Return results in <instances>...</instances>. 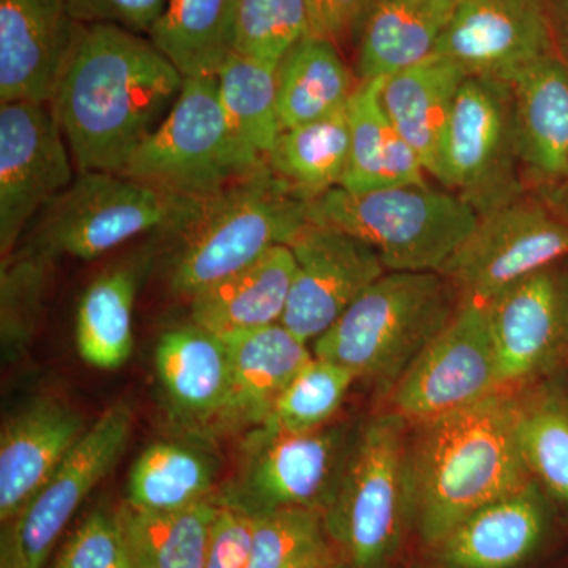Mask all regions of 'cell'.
<instances>
[{
  "label": "cell",
  "mask_w": 568,
  "mask_h": 568,
  "mask_svg": "<svg viewBox=\"0 0 568 568\" xmlns=\"http://www.w3.org/2000/svg\"><path fill=\"white\" fill-rule=\"evenodd\" d=\"M73 156L51 104H0V252L74 181Z\"/></svg>",
  "instance_id": "cell-14"
},
{
  "label": "cell",
  "mask_w": 568,
  "mask_h": 568,
  "mask_svg": "<svg viewBox=\"0 0 568 568\" xmlns=\"http://www.w3.org/2000/svg\"><path fill=\"white\" fill-rule=\"evenodd\" d=\"M545 530L536 481L474 511L436 545L447 568H514L536 549Z\"/></svg>",
  "instance_id": "cell-24"
},
{
  "label": "cell",
  "mask_w": 568,
  "mask_h": 568,
  "mask_svg": "<svg viewBox=\"0 0 568 568\" xmlns=\"http://www.w3.org/2000/svg\"><path fill=\"white\" fill-rule=\"evenodd\" d=\"M552 203L559 205V207L568 215V183L560 186L559 190H556L555 194H552Z\"/></svg>",
  "instance_id": "cell-46"
},
{
  "label": "cell",
  "mask_w": 568,
  "mask_h": 568,
  "mask_svg": "<svg viewBox=\"0 0 568 568\" xmlns=\"http://www.w3.org/2000/svg\"><path fill=\"white\" fill-rule=\"evenodd\" d=\"M84 28L63 0H0V103L51 104Z\"/></svg>",
  "instance_id": "cell-17"
},
{
  "label": "cell",
  "mask_w": 568,
  "mask_h": 568,
  "mask_svg": "<svg viewBox=\"0 0 568 568\" xmlns=\"http://www.w3.org/2000/svg\"><path fill=\"white\" fill-rule=\"evenodd\" d=\"M457 0H368L358 33L361 81L386 78L435 54Z\"/></svg>",
  "instance_id": "cell-25"
},
{
  "label": "cell",
  "mask_w": 568,
  "mask_h": 568,
  "mask_svg": "<svg viewBox=\"0 0 568 568\" xmlns=\"http://www.w3.org/2000/svg\"><path fill=\"white\" fill-rule=\"evenodd\" d=\"M295 272L294 254L276 245L260 260L192 297V323L226 339L278 324Z\"/></svg>",
  "instance_id": "cell-23"
},
{
  "label": "cell",
  "mask_w": 568,
  "mask_h": 568,
  "mask_svg": "<svg viewBox=\"0 0 568 568\" xmlns=\"http://www.w3.org/2000/svg\"><path fill=\"white\" fill-rule=\"evenodd\" d=\"M457 297L439 272H387L313 342L312 353L388 394L454 316Z\"/></svg>",
  "instance_id": "cell-4"
},
{
  "label": "cell",
  "mask_w": 568,
  "mask_h": 568,
  "mask_svg": "<svg viewBox=\"0 0 568 568\" xmlns=\"http://www.w3.org/2000/svg\"><path fill=\"white\" fill-rule=\"evenodd\" d=\"M215 469L205 455L178 443H155L130 469L126 500L142 510H182L213 499Z\"/></svg>",
  "instance_id": "cell-33"
},
{
  "label": "cell",
  "mask_w": 568,
  "mask_h": 568,
  "mask_svg": "<svg viewBox=\"0 0 568 568\" xmlns=\"http://www.w3.org/2000/svg\"><path fill=\"white\" fill-rule=\"evenodd\" d=\"M556 50L568 61V0H548Z\"/></svg>",
  "instance_id": "cell-44"
},
{
  "label": "cell",
  "mask_w": 568,
  "mask_h": 568,
  "mask_svg": "<svg viewBox=\"0 0 568 568\" xmlns=\"http://www.w3.org/2000/svg\"><path fill=\"white\" fill-rule=\"evenodd\" d=\"M155 369L171 416L193 435H220L231 390L226 342L190 324L160 336Z\"/></svg>",
  "instance_id": "cell-20"
},
{
  "label": "cell",
  "mask_w": 568,
  "mask_h": 568,
  "mask_svg": "<svg viewBox=\"0 0 568 568\" xmlns=\"http://www.w3.org/2000/svg\"><path fill=\"white\" fill-rule=\"evenodd\" d=\"M383 82H358L347 103L349 163L342 186L349 192L426 183L424 164L384 110Z\"/></svg>",
  "instance_id": "cell-27"
},
{
  "label": "cell",
  "mask_w": 568,
  "mask_h": 568,
  "mask_svg": "<svg viewBox=\"0 0 568 568\" xmlns=\"http://www.w3.org/2000/svg\"><path fill=\"white\" fill-rule=\"evenodd\" d=\"M264 164L235 140L216 77L185 78L174 106L121 174L183 196L207 197Z\"/></svg>",
  "instance_id": "cell-8"
},
{
  "label": "cell",
  "mask_w": 568,
  "mask_h": 568,
  "mask_svg": "<svg viewBox=\"0 0 568 568\" xmlns=\"http://www.w3.org/2000/svg\"><path fill=\"white\" fill-rule=\"evenodd\" d=\"M467 74L433 54L384 78L381 100L396 132L416 151L426 174H437L455 99Z\"/></svg>",
  "instance_id": "cell-26"
},
{
  "label": "cell",
  "mask_w": 568,
  "mask_h": 568,
  "mask_svg": "<svg viewBox=\"0 0 568 568\" xmlns=\"http://www.w3.org/2000/svg\"><path fill=\"white\" fill-rule=\"evenodd\" d=\"M82 24H114L136 33H149L166 9L168 0H63Z\"/></svg>",
  "instance_id": "cell-42"
},
{
  "label": "cell",
  "mask_w": 568,
  "mask_h": 568,
  "mask_svg": "<svg viewBox=\"0 0 568 568\" xmlns=\"http://www.w3.org/2000/svg\"><path fill=\"white\" fill-rule=\"evenodd\" d=\"M304 3L306 13H308L310 31H312V36L331 39L327 0H304Z\"/></svg>",
  "instance_id": "cell-45"
},
{
  "label": "cell",
  "mask_w": 568,
  "mask_h": 568,
  "mask_svg": "<svg viewBox=\"0 0 568 568\" xmlns=\"http://www.w3.org/2000/svg\"><path fill=\"white\" fill-rule=\"evenodd\" d=\"M50 263L29 254L13 253L2 264L3 345L20 347L31 335Z\"/></svg>",
  "instance_id": "cell-39"
},
{
  "label": "cell",
  "mask_w": 568,
  "mask_h": 568,
  "mask_svg": "<svg viewBox=\"0 0 568 568\" xmlns=\"http://www.w3.org/2000/svg\"><path fill=\"white\" fill-rule=\"evenodd\" d=\"M310 222L373 246L387 272H439L478 222L459 194L424 185L328 190L310 204Z\"/></svg>",
  "instance_id": "cell-6"
},
{
  "label": "cell",
  "mask_w": 568,
  "mask_h": 568,
  "mask_svg": "<svg viewBox=\"0 0 568 568\" xmlns=\"http://www.w3.org/2000/svg\"><path fill=\"white\" fill-rule=\"evenodd\" d=\"M219 504L204 568H248L253 549L254 515L222 500Z\"/></svg>",
  "instance_id": "cell-41"
},
{
  "label": "cell",
  "mask_w": 568,
  "mask_h": 568,
  "mask_svg": "<svg viewBox=\"0 0 568 568\" xmlns=\"http://www.w3.org/2000/svg\"><path fill=\"white\" fill-rule=\"evenodd\" d=\"M555 52L548 0H457L435 50L467 77L504 82Z\"/></svg>",
  "instance_id": "cell-16"
},
{
  "label": "cell",
  "mask_w": 568,
  "mask_h": 568,
  "mask_svg": "<svg viewBox=\"0 0 568 568\" xmlns=\"http://www.w3.org/2000/svg\"><path fill=\"white\" fill-rule=\"evenodd\" d=\"M287 246L295 272L280 324L306 345L387 274L373 246L327 224L306 223Z\"/></svg>",
  "instance_id": "cell-15"
},
{
  "label": "cell",
  "mask_w": 568,
  "mask_h": 568,
  "mask_svg": "<svg viewBox=\"0 0 568 568\" xmlns=\"http://www.w3.org/2000/svg\"><path fill=\"white\" fill-rule=\"evenodd\" d=\"M519 446L534 480L568 507V399L556 392L521 396Z\"/></svg>",
  "instance_id": "cell-36"
},
{
  "label": "cell",
  "mask_w": 568,
  "mask_h": 568,
  "mask_svg": "<svg viewBox=\"0 0 568 568\" xmlns=\"http://www.w3.org/2000/svg\"><path fill=\"white\" fill-rule=\"evenodd\" d=\"M224 342L230 353L231 390L220 435L250 433L267 422L275 403L313 353L280 323Z\"/></svg>",
  "instance_id": "cell-22"
},
{
  "label": "cell",
  "mask_w": 568,
  "mask_h": 568,
  "mask_svg": "<svg viewBox=\"0 0 568 568\" xmlns=\"http://www.w3.org/2000/svg\"><path fill=\"white\" fill-rule=\"evenodd\" d=\"M349 444L345 432L335 426L308 433L253 429L246 435L237 480L216 497L252 515L284 507L325 510Z\"/></svg>",
  "instance_id": "cell-13"
},
{
  "label": "cell",
  "mask_w": 568,
  "mask_h": 568,
  "mask_svg": "<svg viewBox=\"0 0 568 568\" xmlns=\"http://www.w3.org/2000/svg\"><path fill=\"white\" fill-rule=\"evenodd\" d=\"M88 432L84 418L55 398L32 399L0 433V521H11L54 476Z\"/></svg>",
  "instance_id": "cell-19"
},
{
  "label": "cell",
  "mask_w": 568,
  "mask_h": 568,
  "mask_svg": "<svg viewBox=\"0 0 568 568\" xmlns=\"http://www.w3.org/2000/svg\"><path fill=\"white\" fill-rule=\"evenodd\" d=\"M203 197L183 196L121 173L85 171L43 212L18 253L54 263L91 261L141 234H175Z\"/></svg>",
  "instance_id": "cell-7"
},
{
  "label": "cell",
  "mask_w": 568,
  "mask_h": 568,
  "mask_svg": "<svg viewBox=\"0 0 568 568\" xmlns=\"http://www.w3.org/2000/svg\"><path fill=\"white\" fill-rule=\"evenodd\" d=\"M410 425L387 409L369 418L347 448L324 518L342 568H384L413 518L407 487Z\"/></svg>",
  "instance_id": "cell-5"
},
{
  "label": "cell",
  "mask_w": 568,
  "mask_h": 568,
  "mask_svg": "<svg viewBox=\"0 0 568 568\" xmlns=\"http://www.w3.org/2000/svg\"><path fill=\"white\" fill-rule=\"evenodd\" d=\"M357 377L342 366L313 355L291 381L261 429L272 433H308L323 428Z\"/></svg>",
  "instance_id": "cell-37"
},
{
  "label": "cell",
  "mask_w": 568,
  "mask_h": 568,
  "mask_svg": "<svg viewBox=\"0 0 568 568\" xmlns=\"http://www.w3.org/2000/svg\"><path fill=\"white\" fill-rule=\"evenodd\" d=\"M151 257L138 256L97 276L82 294L77 315V346L82 361L118 369L133 353L134 298Z\"/></svg>",
  "instance_id": "cell-29"
},
{
  "label": "cell",
  "mask_w": 568,
  "mask_h": 568,
  "mask_svg": "<svg viewBox=\"0 0 568 568\" xmlns=\"http://www.w3.org/2000/svg\"><path fill=\"white\" fill-rule=\"evenodd\" d=\"M503 390L484 302L463 298L450 321L388 392V409L422 424Z\"/></svg>",
  "instance_id": "cell-11"
},
{
  "label": "cell",
  "mask_w": 568,
  "mask_h": 568,
  "mask_svg": "<svg viewBox=\"0 0 568 568\" xmlns=\"http://www.w3.org/2000/svg\"><path fill=\"white\" fill-rule=\"evenodd\" d=\"M312 201L267 163L203 197L192 220L174 234L179 246L171 265V290L192 298L274 246L290 245L310 222Z\"/></svg>",
  "instance_id": "cell-3"
},
{
  "label": "cell",
  "mask_w": 568,
  "mask_h": 568,
  "mask_svg": "<svg viewBox=\"0 0 568 568\" xmlns=\"http://www.w3.org/2000/svg\"><path fill=\"white\" fill-rule=\"evenodd\" d=\"M310 31L304 0H241L234 52L278 67L291 48Z\"/></svg>",
  "instance_id": "cell-38"
},
{
  "label": "cell",
  "mask_w": 568,
  "mask_h": 568,
  "mask_svg": "<svg viewBox=\"0 0 568 568\" xmlns=\"http://www.w3.org/2000/svg\"><path fill=\"white\" fill-rule=\"evenodd\" d=\"M510 85L467 77L448 119L436 179L480 213L519 196Z\"/></svg>",
  "instance_id": "cell-10"
},
{
  "label": "cell",
  "mask_w": 568,
  "mask_h": 568,
  "mask_svg": "<svg viewBox=\"0 0 568 568\" xmlns=\"http://www.w3.org/2000/svg\"><path fill=\"white\" fill-rule=\"evenodd\" d=\"M219 499L174 511L119 508L132 568H204Z\"/></svg>",
  "instance_id": "cell-31"
},
{
  "label": "cell",
  "mask_w": 568,
  "mask_h": 568,
  "mask_svg": "<svg viewBox=\"0 0 568 568\" xmlns=\"http://www.w3.org/2000/svg\"><path fill=\"white\" fill-rule=\"evenodd\" d=\"M241 0H168L149 40L185 78L216 77L234 52Z\"/></svg>",
  "instance_id": "cell-30"
},
{
  "label": "cell",
  "mask_w": 568,
  "mask_h": 568,
  "mask_svg": "<svg viewBox=\"0 0 568 568\" xmlns=\"http://www.w3.org/2000/svg\"><path fill=\"white\" fill-rule=\"evenodd\" d=\"M132 426V407L115 403L88 428L50 481L3 525L0 568H43L78 508L121 457Z\"/></svg>",
  "instance_id": "cell-12"
},
{
  "label": "cell",
  "mask_w": 568,
  "mask_h": 568,
  "mask_svg": "<svg viewBox=\"0 0 568 568\" xmlns=\"http://www.w3.org/2000/svg\"><path fill=\"white\" fill-rule=\"evenodd\" d=\"M507 84L519 162L530 178L556 192L568 183V61L555 52Z\"/></svg>",
  "instance_id": "cell-21"
},
{
  "label": "cell",
  "mask_w": 568,
  "mask_h": 568,
  "mask_svg": "<svg viewBox=\"0 0 568 568\" xmlns=\"http://www.w3.org/2000/svg\"><path fill=\"white\" fill-rule=\"evenodd\" d=\"M248 568H342L324 510L284 507L254 515Z\"/></svg>",
  "instance_id": "cell-35"
},
{
  "label": "cell",
  "mask_w": 568,
  "mask_h": 568,
  "mask_svg": "<svg viewBox=\"0 0 568 568\" xmlns=\"http://www.w3.org/2000/svg\"><path fill=\"white\" fill-rule=\"evenodd\" d=\"M51 568H132L118 510H92L59 549Z\"/></svg>",
  "instance_id": "cell-40"
},
{
  "label": "cell",
  "mask_w": 568,
  "mask_h": 568,
  "mask_svg": "<svg viewBox=\"0 0 568 568\" xmlns=\"http://www.w3.org/2000/svg\"><path fill=\"white\" fill-rule=\"evenodd\" d=\"M185 77L151 40L85 24L51 108L80 173H122L181 95Z\"/></svg>",
  "instance_id": "cell-1"
},
{
  "label": "cell",
  "mask_w": 568,
  "mask_h": 568,
  "mask_svg": "<svg viewBox=\"0 0 568 568\" xmlns=\"http://www.w3.org/2000/svg\"><path fill=\"white\" fill-rule=\"evenodd\" d=\"M497 376L519 388L558 355L568 332V283L551 267L511 284L487 304Z\"/></svg>",
  "instance_id": "cell-18"
},
{
  "label": "cell",
  "mask_w": 568,
  "mask_h": 568,
  "mask_svg": "<svg viewBox=\"0 0 568 568\" xmlns=\"http://www.w3.org/2000/svg\"><path fill=\"white\" fill-rule=\"evenodd\" d=\"M518 388L410 425L407 487L422 541L435 548L463 519L534 484L519 446Z\"/></svg>",
  "instance_id": "cell-2"
},
{
  "label": "cell",
  "mask_w": 568,
  "mask_h": 568,
  "mask_svg": "<svg viewBox=\"0 0 568 568\" xmlns=\"http://www.w3.org/2000/svg\"><path fill=\"white\" fill-rule=\"evenodd\" d=\"M347 108L320 121L283 130L267 155L268 168L310 200L342 186L349 163Z\"/></svg>",
  "instance_id": "cell-32"
},
{
  "label": "cell",
  "mask_w": 568,
  "mask_h": 568,
  "mask_svg": "<svg viewBox=\"0 0 568 568\" xmlns=\"http://www.w3.org/2000/svg\"><path fill=\"white\" fill-rule=\"evenodd\" d=\"M216 80L220 102L235 140L265 162L282 133L276 106V67L233 52Z\"/></svg>",
  "instance_id": "cell-34"
},
{
  "label": "cell",
  "mask_w": 568,
  "mask_h": 568,
  "mask_svg": "<svg viewBox=\"0 0 568 568\" xmlns=\"http://www.w3.org/2000/svg\"><path fill=\"white\" fill-rule=\"evenodd\" d=\"M568 254V215L559 205L517 196L480 213L469 235L439 274L459 301L487 304L526 276Z\"/></svg>",
  "instance_id": "cell-9"
},
{
  "label": "cell",
  "mask_w": 568,
  "mask_h": 568,
  "mask_svg": "<svg viewBox=\"0 0 568 568\" xmlns=\"http://www.w3.org/2000/svg\"><path fill=\"white\" fill-rule=\"evenodd\" d=\"M355 88L354 77L335 41L305 37L276 67V106L282 132L345 110Z\"/></svg>",
  "instance_id": "cell-28"
},
{
  "label": "cell",
  "mask_w": 568,
  "mask_h": 568,
  "mask_svg": "<svg viewBox=\"0 0 568 568\" xmlns=\"http://www.w3.org/2000/svg\"><path fill=\"white\" fill-rule=\"evenodd\" d=\"M368 0H327L331 39L338 43L355 32Z\"/></svg>",
  "instance_id": "cell-43"
}]
</instances>
